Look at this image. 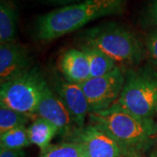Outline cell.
I'll list each match as a JSON object with an SVG mask.
<instances>
[{
    "label": "cell",
    "mask_w": 157,
    "mask_h": 157,
    "mask_svg": "<svg viewBox=\"0 0 157 157\" xmlns=\"http://www.w3.org/2000/svg\"><path fill=\"white\" fill-rule=\"evenodd\" d=\"M112 107L144 119L157 113V69L145 66L126 72L123 89Z\"/></svg>",
    "instance_id": "obj_4"
},
{
    "label": "cell",
    "mask_w": 157,
    "mask_h": 157,
    "mask_svg": "<svg viewBox=\"0 0 157 157\" xmlns=\"http://www.w3.org/2000/svg\"><path fill=\"white\" fill-rule=\"evenodd\" d=\"M121 157H141V155L138 153H129V154H125Z\"/></svg>",
    "instance_id": "obj_22"
},
{
    "label": "cell",
    "mask_w": 157,
    "mask_h": 157,
    "mask_svg": "<svg viewBox=\"0 0 157 157\" xmlns=\"http://www.w3.org/2000/svg\"><path fill=\"white\" fill-rule=\"evenodd\" d=\"M67 139L83 144L88 157H121L127 154L113 138L92 124L74 128Z\"/></svg>",
    "instance_id": "obj_7"
},
{
    "label": "cell",
    "mask_w": 157,
    "mask_h": 157,
    "mask_svg": "<svg viewBox=\"0 0 157 157\" xmlns=\"http://www.w3.org/2000/svg\"><path fill=\"white\" fill-rule=\"evenodd\" d=\"M59 70L67 81L80 85L91 78L89 61L82 49H69L60 57Z\"/></svg>",
    "instance_id": "obj_11"
},
{
    "label": "cell",
    "mask_w": 157,
    "mask_h": 157,
    "mask_svg": "<svg viewBox=\"0 0 157 157\" xmlns=\"http://www.w3.org/2000/svg\"><path fill=\"white\" fill-rule=\"evenodd\" d=\"M128 0H84L59 6L35 18L32 35L41 42H50L83 28L92 21L126 11Z\"/></svg>",
    "instance_id": "obj_1"
},
{
    "label": "cell",
    "mask_w": 157,
    "mask_h": 157,
    "mask_svg": "<svg viewBox=\"0 0 157 157\" xmlns=\"http://www.w3.org/2000/svg\"><path fill=\"white\" fill-rule=\"evenodd\" d=\"M43 3L51 5V6H63L69 5V4H73V3H77V2H81L84 0H41Z\"/></svg>",
    "instance_id": "obj_21"
},
{
    "label": "cell",
    "mask_w": 157,
    "mask_h": 157,
    "mask_svg": "<svg viewBox=\"0 0 157 157\" xmlns=\"http://www.w3.org/2000/svg\"><path fill=\"white\" fill-rule=\"evenodd\" d=\"M126 72L117 66L112 72L98 78H90L79 86L89 104V113L107 110L119 99L125 83Z\"/></svg>",
    "instance_id": "obj_6"
},
{
    "label": "cell",
    "mask_w": 157,
    "mask_h": 157,
    "mask_svg": "<svg viewBox=\"0 0 157 157\" xmlns=\"http://www.w3.org/2000/svg\"><path fill=\"white\" fill-rule=\"evenodd\" d=\"M27 130L31 144L39 147L40 151L50 146L52 139L59 135V129L56 126L41 117L35 118Z\"/></svg>",
    "instance_id": "obj_13"
},
{
    "label": "cell",
    "mask_w": 157,
    "mask_h": 157,
    "mask_svg": "<svg viewBox=\"0 0 157 157\" xmlns=\"http://www.w3.org/2000/svg\"><path fill=\"white\" fill-rule=\"evenodd\" d=\"M17 33V9L13 0L0 1V44L15 42Z\"/></svg>",
    "instance_id": "obj_12"
},
{
    "label": "cell",
    "mask_w": 157,
    "mask_h": 157,
    "mask_svg": "<svg viewBox=\"0 0 157 157\" xmlns=\"http://www.w3.org/2000/svg\"><path fill=\"white\" fill-rule=\"evenodd\" d=\"M0 157H25L24 149H8L0 147Z\"/></svg>",
    "instance_id": "obj_20"
},
{
    "label": "cell",
    "mask_w": 157,
    "mask_h": 157,
    "mask_svg": "<svg viewBox=\"0 0 157 157\" xmlns=\"http://www.w3.org/2000/svg\"><path fill=\"white\" fill-rule=\"evenodd\" d=\"M145 46L147 52L151 57L152 60L157 66V28L152 29L147 34L145 39Z\"/></svg>",
    "instance_id": "obj_19"
},
{
    "label": "cell",
    "mask_w": 157,
    "mask_h": 157,
    "mask_svg": "<svg viewBox=\"0 0 157 157\" xmlns=\"http://www.w3.org/2000/svg\"><path fill=\"white\" fill-rule=\"evenodd\" d=\"M32 67V59L25 45L17 41L0 44L1 84L21 75Z\"/></svg>",
    "instance_id": "obj_10"
},
{
    "label": "cell",
    "mask_w": 157,
    "mask_h": 157,
    "mask_svg": "<svg viewBox=\"0 0 157 157\" xmlns=\"http://www.w3.org/2000/svg\"><path fill=\"white\" fill-rule=\"evenodd\" d=\"M79 45L101 51L116 63L138 65L147 54L146 46L131 30L117 23H103L78 34Z\"/></svg>",
    "instance_id": "obj_3"
},
{
    "label": "cell",
    "mask_w": 157,
    "mask_h": 157,
    "mask_svg": "<svg viewBox=\"0 0 157 157\" xmlns=\"http://www.w3.org/2000/svg\"><path fill=\"white\" fill-rule=\"evenodd\" d=\"M90 124L105 132L117 142L125 153L141 154L157 139V121L144 119L117 107L92 113Z\"/></svg>",
    "instance_id": "obj_2"
},
{
    "label": "cell",
    "mask_w": 157,
    "mask_h": 157,
    "mask_svg": "<svg viewBox=\"0 0 157 157\" xmlns=\"http://www.w3.org/2000/svg\"><path fill=\"white\" fill-rule=\"evenodd\" d=\"M156 116H157V113H156Z\"/></svg>",
    "instance_id": "obj_25"
},
{
    "label": "cell",
    "mask_w": 157,
    "mask_h": 157,
    "mask_svg": "<svg viewBox=\"0 0 157 157\" xmlns=\"http://www.w3.org/2000/svg\"><path fill=\"white\" fill-rule=\"evenodd\" d=\"M46 84L47 80L41 71L36 67H32L21 75L1 84L0 105L28 114L34 119Z\"/></svg>",
    "instance_id": "obj_5"
},
{
    "label": "cell",
    "mask_w": 157,
    "mask_h": 157,
    "mask_svg": "<svg viewBox=\"0 0 157 157\" xmlns=\"http://www.w3.org/2000/svg\"><path fill=\"white\" fill-rule=\"evenodd\" d=\"M39 157H88V154L83 144L68 140L51 144L40 151Z\"/></svg>",
    "instance_id": "obj_15"
},
{
    "label": "cell",
    "mask_w": 157,
    "mask_h": 157,
    "mask_svg": "<svg viewBox=\"0 0 157 157\" xmlns=\"http://www.w3.org/2000/svg\"><path fill=\"white\" fill-rule=\"evenodd\" d=\"M1 106V105H0ZM33 118L5 106L0 107V134L19 127H25Z\"/></svg>",
    "instance_id": "obj_17"
},
{
    "label": "cell",
    "mask_w": 157,
    "mask_h": 157,
    "mask_svg": "<svg viewBox=\"0 0 157 157\" xmlns=\"http://www.w3.org/2000/svg\"><path fill=\"white\" fill-rule=\"evenodd\" d=\"M148 157H157V151L155 150V151L152 152L151 154H150V155Z\"/></svg>",
    "instance_id": "obj_23"
},
{
    "label": "cell",
    "mask_w": 157,
    "mask_h": 157,
    "mask_svg": "<svg viewBox=\"0 0 157 157\" xmlns=\"http://www.w3.org/2000/svg\"><path fill=\"white\" fill-rule=\"evenodd\" d=\"M155 143H156V151H157V139H156V141H155Z\"/></svg>",
    "instance_id": "obj_24"
},
{
    "label": "cell",
    "mask_w": 157,
    "mask_h": 157,
    "mask_svg": "<svg viewBox=\"0 0 157 157\" xmlns=\"http://www.w3.org/2000/svg\"><path fill=\"white\" fill-rule=\"evenodd\" d=\"M51 86L67 109L75 128L85 126L89 115V104L81 86L67 81L58 73L51 77Z\"/></svg>",
    "instance_id": "obj_8"
},
{
    "label": "cell",
    "mask_w": 157,
    "mask_h": 157,
    "mask_svg": "<svg viewBox=\"0 0 157 157\" xmlns=\"http://www.w3.org/2000/svg\"><path fill=\"white\" fill-rule=\"evenodd\" d=\"M141 23L152 29L157 28V0H151L141 14Z\"/></svg>",
    "instance_id": "obj_18"
},
{
    "label": "cell",
    "mask_w": 157,
    "mask_h": 157,
    "mask_svg": "<svg viewBox=\"0 0 157 157\" xmlns=\"http://www.w3.org/2000/svg\"><path fill=\"white\" fill-rule=\"evenodd\" d=\"M36 115L37 117L44 118L56 126L59 129V135L66 138L75 128L67 109L48 82L43 90Z\"/></svg>",
    "instance_id": "obj_9"
},
{
    "label": "cell",
    "mask_w": 157,
    "mask_h": 157,
    "mask_svg": "<svg viewBox=\"0 0 157 157\" xmlns=\"http://www.w3.org/2000/svg\"><path fill=\"white\" fill-rule=\"evenodd\" d=\"M30 144L28 130L25 126L0 134V147L8 149H24Z\"/></svg>",
    "instance_id": "obj_16"
},
{
    "label": "cell",
    "mask_w": 157,
    "mask_h": 157,
    "mask_svg": "<svg viewBox=\"0 0 157 157\" xmlns=\"http://www.w3.org/2000/svg\"><path fill=\"white\" fill-rule=\"evenodd\" d=\"M79 48L86 54L90 65L91 78H98L112 72L117 67V63L107 54L95 48L79 45Z\"/></svg>",
    "instance_id": "obj_14"
}]
</instances>
